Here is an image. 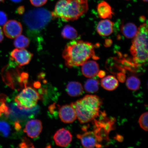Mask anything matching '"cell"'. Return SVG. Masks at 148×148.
<instances>
[{
  "label": "cell",
  "mask_w": 148,
  "mask_h": 148,
  "mask_svg": "<svg viewBox=\"0 0 148 148\" xmlns=\"http://www.w3.org/2000/svg\"><path fill=\"white\" fill-rule=\"evenodd\" d=\"M97 45L82 40H74L66 44L62 53L66 65L69 68L82 66L92 57L99 59L95 55Z\"/></svg>",
  "instance_id": "obj_1"
},
{
  "label": "cell",
  "mask_w": 148,
  "mask_h": 148,
  "mask_svg": "<svg viewBox=\"0 0 148 148\" xmlns=\"http://www.w3.org/2000/svg\"><path fill=\"white\" fill-rule=\"evenodd\" d=\"M88 8V0H60L52 15L63 21H74L86 14Z\"/></svg>",
  "instance_id": "obj_2"
},
{
  "label": "cell",
  "mask_w": 148,
  "mask_h": 148,
  "mask_svg": "<svg viewBox=\"0 0 148 148\" xmlns=\"http://www.w3.org/2000/svg\"><path fill=\"white\" fill-rule=\"evenodd\" d=\"M101 103V99L98 96L87 95L71 105L79 122L84 123L92 121L99 116Z\"/></svg>",
  "instance_id": "obj_3"
},
{
  "label": "cell",
  "mask_w": 148,
  "mask_h": 148,
  "mask_svg": "<svg viewBox=\"0 0 148 148\" xmlns=\"http://www.w3.org/2000/svg\"><path fill=\"white\" fill-rule=\"evenodd\" d=\"M130 51L131 60L138 68L147 64L148 61V24L140 26L134 38Z\"/></svg>",
  "instance_id": "obj_4"
},
{
  "label": "cell",
  "mask_w": 148,
  "mask_h": 148,
  "mask_svg": "<svg viewBox=\"0 0 148 148\" xmlns=\"http://www.w3.org/2000/svg\"><path fill=\"white\" fill-rule=\"evenodd\" d=\"M53 18L52 13L47 9L39 8L29 11L23 20L30 30L37 31L43 29Z\"/></svg>",
  "instance_id": "obj_5"
},
{
  "label": "cell",
  "mask_w": 148,
  "mask_h": 148,
  "mask_svg": "<svg viewBox=\"0 0 148 148\" xmlns=\"http://www.w3.org/2000/svg\"><path fill=\"white\" fill-rule=\"evenodd\" d=\"M40 95L34 89L30 87L24 88L15 98L18 108L21 110H30L37 104Z\"/></svg>",
  "instance_id": "obj_6"
},
{
  "label": "cell",
  "mask_w": 148,
  "mask_h": 148,
  "mask_svg": "<svg viewBox=\"0 0 148 148\" xmlns=\"http://www.w3.org/2000/svg\"><path fill=\"white\" fill-rule=\"evenodd\" d=\"M77 137L80 140L83 147L86 148L102 147L99 136L93 131H86L82 134L77 135Z\"/></svg>",
  "instance_id": "obj_7"
},
{
  "label": "cell",
  "mask_w": 148,
  "mask_h": 148,
  "mask_svg": "<svg viewBox=\"0 0 148 148\" xmlns=\"http://www.w3.org/2000/svg\"><path fill=\"white\" fill-rule=\"evenodd\" d=\"M23 30L21 23L16 20H9L3 25V32L9 38H16L21 34Z\"/></svg>",
  "instance_id": "obj_8"
},
{
  "label": "cell",
  "mask_w": 148,
  "mask_h": 148,
  "mask_svg": "<svg viewBox=\"0 0 148 148\" xmlns=\"http://www.w3.org/2000/svg\"><path fill=\"white\" fill-rule=\"evenodd\" d=\"M10 56L19 66H23L29 63L33 54L25 49L16 48L11 52Z\"/></svg>",
  "instance_id": "obj_9"
},
{
  "label": "cell",
  "mask_w": 148,
  "mask_h": 148,
  "mask_svg": "<svg viewBox=\"0 0 148 148\" xmlns=\"http://www.w3.org/2000/svg\"><path fill=\"white\" fill-rule=\"evenodd\" d=\"M73 136L70 131L65 129L59 130L53 136V139L57 145L66 147L71 143Z\"/></svg>",
  "instance_id": "obj_10"
},
{
  "label": "cell",
  "mask_w": 148,
  "mask_h": 148,
  "mask_svg": "<svg viewBox=\"0 0 148 148\" xmlns=\"http://www.w3.org/2000/svg\"><path fill=\"white\" fill-rule=\"evenodd\" d=\"M59 115L61 121L64 123H73L77 118L74 108L71 105H66L59 110Z\"/></svg>",
  "instance_id": "obj_11"
},
{
  "label": "cell",
  "mask_w": 148,
  "mask_h": 148,
  "mask_svg": "<svg viewBox=\"0 0 148 148\" xmlns=\"http://www.w3.org/2000/svg\"><path fill=\"white\" fill-rule=\"evenodd\" d=\"M42 128L41 121L37 119L29 120L25 125L24 131L31 138H35L39 136Z\"/></svg>",
  "instance_id": "obj_12"
},
{
  "label": "cell",
  "mask_w": 148,
  "mask_h": 148,
  "mask_svg": "<svg viewBox=\"0 0 148 148\" xmlns=\"http://www.w3.org/2000/svg\"><path fill=\"white\" fill-rule=\"evenodd\" d=\"M82 66V72L83 75L88 78L95 77L99 71V64L95 61H86Z\"/></svg>",
  "instance_id": "obj_13"
},
{
  "label": "cell",
  "mask_w": 148,
  "mask_h": 148,
  "mask_svg": "<svg viewBox=\"0 0 148 148\" xmlns=\"http://www.w3.org/2000/svg\"><path fill=\"white\" fill-rule=\"evenodd\" d=\"M114 26V23L110 20H101L98 24L97 30L100 36H108L112 33Z\"/></svg>",
  "instance_id": "obj_14"
},
{
  "label": "cell",
  "mask_w": 148,
  "mask_h": 148,
  "mask_svg": "<svg viewBox=\"0 0 148 148\" xmlns=\"http://www.w3.org/2000/svg\"><path fill=\"white\" fill-rule=\"evenodd\" d=\"M97 10L99 17L103 19L112 18L114 14L112 7L106 1L99 3L97 5Z\"/></svg>",
  "instance_id": "obj_15"
},
{
  "label": "cell",
  "mask_w": 148,
  "mask_h": 148,
  "mask_svg": "<svg viewBox=\"0 0 148 148\" xmlns=\"http://www.w3.org/2000/svg\"><path fill=\"white\" fill-rule=\"evenodd\" d=\"M138 29L134 23H127L122 24L121 31L124 36L127 38H134L137 33Z\"/></svg>",
  "instance_id": "obj_16"
},
{
  "label": "cell",
  "mask_w": 148,
  "mask_h": 148,
  "mask_svg": "<svg viewBox=\"0 0 148 148\" xmlns=\"http://www.w3.org/2000/svg\"><path fill=\"white\" fill-rule=\"evenodd\" d=\"M66 91L71 97H77L82 95L83 88L82 84L76 81H71L66 86Z\"/></svg>",
  "instance_id": "obj_17"
},
{
  "label": "cell",
  "mask_w": 148,
  "mask_h": 148,
  "mask_svg": "<svg viewBox=\"0 0 148 148\" xmlns=\"http://www.w3.org/2000/svg\"><path fill=\"white\" fill-rule=\"evenodd\" d=\"M101 85L105 89L112 91L117 88L119 82L117 79L114 76L109 75L101 79Z\"/></svg>",
  "instance_id": "obj_18"
},
{
  "label": "cell",
  "mask_w": 148,
  "mask_h": 148,
  "mask_svg": "<svg viewBox=\"0 0 148 148\" xmlns=\"http://www.w3.org/2000/svg\"><path fill=\"white\" fill-rule=\"evenodd\" d=\"M63 38L66 39L73 40L77 38L78 33L75 28L70 25L65 26L61 33Z\"/></svg>",
  "instance_id": "obj_19"
},
{
  "label": "cell",
  "mask_w": 148,
  "mask_h": 148,
  "mask_svg": "<svg viewBox=\"0 0 148 148\" xmlns=\"http://www.w3.org/2000/svg\"><path fill=\"white\" fill-rule=\"evenodd\" d=\"M99 81L97 79H89L85 83L84 89L88 93H94L99 90Z\"/></svg>",
  "instance_id": "obj_20"
},
{
  "label": "cell",
  "mask_w": 148,
  "mask_h": 148,
  "mask_svg": "<svg viewBox=\"0 0 148 148\" xmlns=\"http://www.w3.org/2000/svg\"><path fill=\"white\" fill-rule=\"evenodd\" d=\"M14 45L17 49H24L29 46L30 43L29 39L23 35H20L15 38Z\"/></svg>",
  "instance_id": "obj_21"
},
{
  "label": "cell",
  "mask_w": 148,
  "mask_h": 148,
  "mask_svg": "<svg viewBox=\"0 0 148 148\" xmlns=\"http://www.w3.org/2000/svg\"><path fill=\"white\" fill-rule=\"evenodd\" d=\"M126 85L129 90L136 91L140 88V81L138 77L132 76L127 79Z\"/></svg>",
  "instance_id": "obj_22"
},
{
  "label": "cell",
  "mask_w": 148,
  "mask_h": 148,
  "mask_svg": "<svg viewBox=\"0 0 148 148\" xmlns=\"http://www.w3.org/2000/svg\"><path fill=\"white\" fill-rule=\"evenodd\" d=\"M11 127L9 123L3 120H0V135L7 137L10 135Z\"/></svg>",
  "instance_id": "obj_23"
},
{
  "label": "cell",
  "mask_w": 148,
  "mask_h": 148,
  "mask_svg": "<svg viewBox=\"0 0 148 148\" xmlns=\"http://www.w3.org/2000/svg\"><path fill=\"white\" fill-rule=\"evenodd\" d=\"M139 123L141 128L148 131V112H144L140 116L138 120Z\"/></svg>",
  "instance_id": "obj_24"
},
{
  "label": "cell",
  "mask_w": 148,
  "mask_h": 148,
  "mask_svg": "<svg viewBox=\"0 0 148 148\" xmlns=\"http://www.w3.org/2000/svg\"><path fill=\"white\" fill-rule=\"evenodd\" d=\"M47 0H30L31 3L35 6L39 7L45 4Z\"/></svg>",
  "instance_id": "obj_25"
},
{
  "label": "cell",
  "mask_w": 148,
  "mask_h": 148,
  "mask_svg": "<svg viewBox=\"0 0 148 148\" xmlns=\"http://www.w3.org/2000/svg\"><path fill=\"white\" fill-rule=\"evenodd\" d=\"M7 20L6 14L5 12L0 11V25H4L6 23Z\"/></svg>",
  "instance_id": "obj_26"
},
{
  "label": "cell",
  "mask_w": 148,
  "mask_h": 148,
  "mask_svg": "<svg viewBox=\"0 0 148 148\" xmlns=\"http://www.w3.org/2000/svg\"><path fill=\"white\" fill-rule=\"evenodd\" d=\"M117 78L118 80L120 82H125V75L123 73H118L117 75Z\"/></svg>",
  "instance_id": "obj_27"
},
{
  "label": "cell",
  "mask_w": 148,
  "mask_h": 148,
  "mask_svg": "<svg viewBox=\"0 0 148 148\" xmlns=\"http://www.w3.org/2000/svg\"><path fill=\"white\" fill-rule=\"evenodd\" d=\"M112 44V41L110 39H107L105 40V46L106 47H110Z\"/></svg>",
  "instance_id": "obj_28"
},
{
  "label": "cell",
  "mask_w": 148,
  "mask_h": 148,
  "mask_svg": "<svg viewBox=\"0 0 148 148\" xmlns=\"http://www.w3.org/2000/svg\"><path fill=\"white\" fill-rule=\"evenodd\" d=\"M25 11V8L23 6H20L18 8L17 12L18 14H22Z\"/></svg>",
  "instance_id": "obj_29"
},
{
  "label": "cell",
  "mask_w": 148,
  "mask_h": 148,
  "mask_svg": "<svg viewBox=\"0 0 148 148\" xmlns=\"http://www.w3.org/2000/svg\"><path fill=\"white\" fill-rule=\"evenodd\" d=\"M97 74L99 77H100V78H103V77L105 76V75H106V73H105L104 71H103V70H101V71H99Z\"/></svg>",
  "instance_id": "obj_30"
},
{
  "label": "cell",
  "mask_w": 148,
  "mask_h": 148,
  "mask_svg": "<svg viewBox=\"0 0 148 148\" xmlns=\"http://www.w3.org/2000/svg\"><path fill=\"white\" fill-rule=\"evenodd\" d=\"M4 39V36H3V33L2 29L0 27V42L3 41Z\"/></svg>",
  "instance_id": "obj_31"
},
{
  "label": "cell",
  "mask_w": 148,
  "mask_h": 148,
  "mask_svg": "<svg viewBox=\"0 0 148 148\" xmlns=\"http://www.w3.org/2000/svg\"><path fill=\"white\" fill-rule=\"evenodd\" d=\"M12 1L15 3H18L22 1V0H12Z\"/></svg>",
  "instance_id": "obj_32"
},
{
  "label": "cell",
  "mask_w": 148,
  "mask_h": 148,
  "mask_svg": "<svg viewBox=\"0 0 148 148\" xmlns=\"http://www.w3.org/2000/svg\"><path fill=\"white\" fill-rule=\"evenodd\" d=\"M5 0H0V2H4Z\"/></svg>",
  "instance_id": "obj_33"
},
{
  "label": "cell",
  "mask_w": 148,
  "mask_h": 148,
  "mask_svg": "<svg viewBox=\"0 0 148 148\" xmlns=\"http://www.w3.org/2000/svg\"><path fill=\"white\" fill-rule=\"evenodd\" d=\"M144 2H147L148 1V0H142Z\"/></svg>",
  "instance_id": "obj_34"
},
{
  "label": "cell",
  "mask_w": 148,
  "mask_h": 148,
  "mask_svg": "<svg viewBox=\"0 0 148 148\" xmlns=\"http://www.w3.org/2000/svg\"><path fill=\"white\" fill-rule=\"evenodd\" d=\"M126 1H130V0H126Z\"/></svg>",
  "instance_id": "obj_35"
}]
</instances>
